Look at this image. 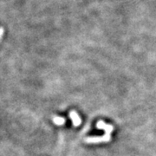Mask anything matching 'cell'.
Here are the masks:
<instances>
[{"label":"cell","instance_id":"obj_2","mask_svg":"<svg viewBox=\"0 0 156 156\" xmlns=\"http://www.w3.org/2000/svg\"><path fill=\"white\" fill-rule=\"evenodd\" d=\"M69 117H70V119L72 120L73 125H74L75 127H78V126L81 125L82 120H81V118L79 116V115H78L77 113L75 111V110H72V111L69 112Z\"/></svg>","mask_w":156,"mask_h":156},{"label":"cell","instance_id":"obj_1","mask_svg":"<svg viewBox=\"0 0 156 156\" xmlns=\"http://www.w3.org/2000/svg\"><path fill=\"white\" fill-rule=\"evenodd\" d=\"M96 127L99 129H103L105 131V134H110L114 130V127L111 125H107L104 123L103 121H99L98 122L96 123Z\"/></svg>","mask_w":156,"mask_h":156},{"label":"cell","instance_id":"obj_3","mask_svg":"<svg viewBox=\"0 0 156 156\" xmlns=\"http://www.w3.org/2000/svg\"><path fill=\"white\" fill-rule=\"evenodd\" d=\"M52 121L54 124H56V126H62L66 122V120L61 116H56V115H53L52 116Z\"/></svg>","mask_w":156,"mask_h":156},{"label":"cell","instance_id":"obj_4","mask_svg":"<svg viewBox=\"0 0 156 156\" xmlns=\"http://www.w3.org/2000/svg\"><path fill=\"white\" fill-rule=\"evenodd\" d=\"M85 141L87 143H99L101 141H104V138L102 137H89V138H86Z\"/></svg>","mask_w":156,"mask_h":156}]
</instances>
